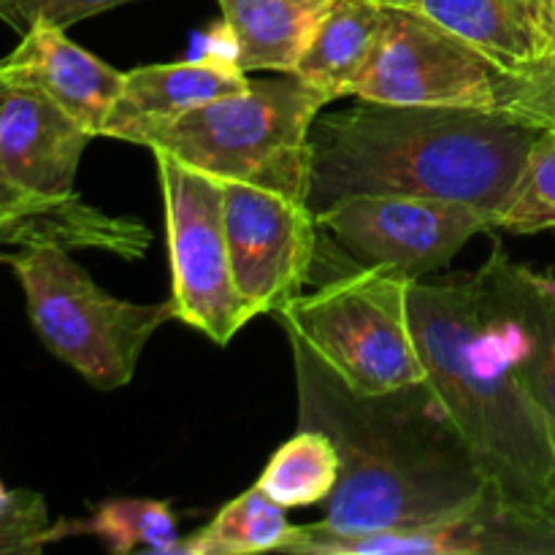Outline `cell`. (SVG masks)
Returning a JSON list of instances; mask_svg holds the SVG:
<instances>
[{
  "label": "cell",
  "mask_w": 555,
  "mask_h": 555,
  "mask_svg": "<svg viewBox=\"0 0 555 555\" xmlns=\"http://www.w3.org/2000/svg\"><path fill=\"white\" fill-rule=\"evenodd\" d=\"M287 341L296 369L298 423L328 434L341 459L339 482L320 520L325 531L415 529L502 509L426 379L363 396L347 388L298 336Z\"/></svg>",
  "instance_id": "obj_1"
},
{
  "label": "cell",
  "mask_w": 555,
  "mask_h": 555,
  "mask_svg": "<svg viewBox=\"0 0 555 555\" xmlns=\"http://www.w3.org/2000/svg\"><path fill=\"white\" fill-rule=\"evenodd\" d=\"M540 130L504 112L361 101L312 125V215L352 195H415L486 211L496 231Z\"/></svg>",
  "instance_id": "obj_2"
},
{
  "label": "cell",
  "mask_w": 555,
  "mask_h": 555,
  "mask_svg": "<svg viewBox=\"0 0 555 555\" xmlns=\"http://www.w3.org/2000/svg\"><path fill=\"white\" fill-rule=\"evenodd\" d=\"M410 318L426 383L475 453L493 496L515 524L542 537L534 518L555 475L553 437L515 374L477 274L412 282Z\"/></svg>",
  "instance_id": "obj_3"
},
{
  "label": "cell",
  "mask_w": 555,
  "mask_h": 555,
  "mask_svg": "<svg viewBox=\"0 0 555 555\" xmlns=\"http://www.w3.org/2000/svg\"><path fill=\"white\" fill-rule=\"evenodd\" d=\"M328 95L298 79H249L244 92L179 114L135 139L220 182H249L307 198L312 133Z\"/></svg>",
  "instance_id": "obj_4"
},
{
  "label": "cell",
  "mask_w": 555,
  "mask_h": 555,
  "mask_svg": "<svg viewBox=\"0 0 555 555\" xmlns=\"http://www.w3.org/2000/svg\"><path fill=\"white\" fill-rule=\"evenodd\" d=\"M25 293L27 314L43 345L98 390L133 379L152 336L177 320L171 298L133 304L103 291L60 244H30L0 258Z\"/></svg>",
  "instance_id": "obj_5"
},
{
  "label": "cell",
  "mask_w": 555,
  "mask_h": 555,
  "mask_svg": "<svg viewBox=\"0 0 555 555\" xmlns=\"http://www.w3.org/2000/svg\"><path fill=\"white\" fill-rule=\"evenodd\" d=\"M412 282L356 266L276 309L287 336H298L341 383L363 396L426 379L410 318Z\"/></svg>",
  "instance_id": "obj_6"
},
{
  "label": "cell",
  "mask_w": 555,
  "mask_h": 555,
  "mask_svg": "<svg viewBox=\"0 0 555 555\" xmlns=\"http://www.w3.org/2000/svg\"><path fill=\"white\" fill-rule=\"evenodd\" d=\"M166 206L171 304L179 323L225 347L253 320L233 282L228 255L222 182L184 166L166 152H152Z\"/></svg>",
  "instance_id": "obj_7"
},
{
  "label": "cell",
  "mask_w": 555,
  "mask_h": 555,
  "mask_svg": "<svg viewBox=\"0 0 555 555\" xmlns=\"http://www.w3.org/2000/svg\"><path fill=\"white\" fill-rule=\"evenodd\" d=\"M509 70L426 14L385 5L377 47L352 87L356 101L499 112Z\"/></svg>",
  "instance_id": "obj_8"
},
{
  "label": "cell",
  "mask_w": 555,
  "mask_h": 555,
  "mask_svg": "<svg viewBox=\"0 0 555 555\" xmlns=\"http://www.w3.org/2000/svg\"><path fill=\"white\" fill-rule=\"evenodd\" d=\"M356 266L410 282L444 269L466 244L493 231V220L466 204L415 195H352L318 215Z\"/></svg>",
  "instance_id": "obj_9"
},
{
  "label": "cell",
  "mask_w": 555,
  "mask_h": 555,
  "mask_svg": "<svg viewBox=\"0 0 555 555\" xmlns=\"http://www.w3.org/2000/svg\"><path fill=\"white\" fill-rule=\"evenodd\" d=\"M228 255L253 318L304 291L318 255V217L307 198L249 182H222Z\"/></svg>",
  "instance_id": "obj_10"
},
{
  "label": "cell",
  "mask_w": 555,
  "mask_h": 555,
  "mask_svg": "<svg viewBox=\"0 0 555 555\" xmlns=\"http://www.w3.org/2000/svg\"><path fill=\"white\" fill-rule=\"evenodd\" d=\"M513 356L515 374L545 415L555 448V280L493 247L475 271Z\"/></svg>",
  "instance_id": "obj_11"
},
{
  "label": "cell",
  "mask_w": 555,
  "mask_h": 555,
  "mask_svg": "<svg viewBox=\"0 0 555 555\" xmlns=\"http://www.w3.org/2000/svg\"><path fill=\"white\" fill-rule=\"evenodd\" d=\"M95 139L38 90L5 85L0 101V168L36 198H74L76 171Z\"/></svg>",
  "instance_id": "obj_12"
},
{
  "label": "cell",
  "mask_w": 555,
  "mask_h": 555,
  "mask_svg": "<svg viewBox=\"0 0 555 555\" xmlns=\"http://www.w3.org/2000/svg\"><path fill=\"white\" fill-rule=\"evenodd\" d=\"M282 553L293 555H547L542 537L524 529L502 509L466 515L415 529H379L334 534L320 524L296 526Z\"/></svg>",
  "instance_id": "obj_13"
},
{
  "label": "cell",
  "mask_w": 555,
  "mask_h": 555,
  "mask_svg": "<svg viewBox=\"0 0 555 555\" xmlns=\"http://www.w3.org/2000/svg\"><path fill=\"white\" fill-rule=\"evenodd\" d=\"M122 70L70 41L63 27L36 22L0 60V79L47 95L92 135H103L122 90Z\"/></svg>",
  "instance_id": "obj_14"
},
{
  "label": "cell",
  "mask_w": 555,
  "mask_h": 555,
  "mask_svg": "<svg viewBox=\"0 0 555 555\" xmlns=\"http://www.w3.org/2000/svg\"><path fill=\"white\" fill-rule=\"evenodd\" d=\"M247 87V70L225 57L141 65L122 76V90L103 125V135L135 144L144 130Z\"/></svg>",
  "instance_id": "obj_15"
},
{
  "label": "cell",
  "mask_w": 555,
  "mask_h": 555,
  "mask_svg": "<svg viewBox=\"0 0 555 555\" xmlns=\"http://www.w3.org/2000/svg\"><path fill=\"white\" fill-rule=\"evenodd\" d=\"M5 81L0 79V101ZM0 242L98 247L119 258L135 260L146 253L152 236L133 217H114L85 204L79 195L65 201L36 198L11 184L0 168Z\"/></svg>",
  "instance_id": "obj_16"
},
{
  "label": "cell",
  "mask_w": 555,
  "mask_h": 555,
  "mask_svg": "<svg viewBox=\"0 0 555 555\" xmlns=\"http://www.w3.org/2000/svg\"><path fill=\"white\" fill-rule=\"evenodd\" d=\"M231 60L242 70L291 74L334 0H217Z\"/></svg>",
  "instance_id": "obj_17"
},
{
  "label": "cell",
  "mask_w": 555,
  "mask_h": 555,
  "mask_svg": "<svg viewBox=\"0 0 555 555\" xmlns=\"http://www.w3.org/2000/svg\"><path fill=\"white\" fill-rule=\"evenodd\" d=\"M383 14L377 0H334L291 74L331 101L350 98L377 47Z\"/></svg>",
  "instance_id": "obj_18"
},
{
  "label": "cell",
  "mask_w": 555,
  "mask_h": 555,
  "mask_svg": "<svg viewBox=\"0 0 555 555\" xmlns=\"http://www.w3.org/2000/svg\"><path fill=\"white\" fill-rule=\"evenodd\" d=\"M406 9L421 11L464 41L475 43L509 74L545 57L526 0H412Z\"/></svg>",
  "instance_id": "obj_19"
},
{
  "label": "cell",
  "mask_w": 555,
  "mask_h": 555,
  "mask_svg": "<svg viewBox=\"0 0 555 555\" xmlns=\"http://www.w3.org/2000/svg\"><path fill=\"white\" fill-rule=\"evenodd\" d=\"M293 529L287 507L269 496L255 482L249 491L228 502L206 529L184 537L168 555H255L282 553L291 542Z\"/></svg>",
  "instance_id": "obj_20"
},
{
  "label": "cell",
  "mask_w": 555,
  "mask_h": 555,
  "mask_svg": "<svg viewBox=\"0 0 555 555\" xmlns=\"http://www.w3.org/2000/svg\"><path fill=\"white\" fill-rule=\"evenodd\" d=\"M341 459L334 439L314 428H301L266 464L258 486L282 507H309L328 502L339 482Z\"/></svg>",
  "instance_id": "obj_21"
},
{
  "label": "cell",
  "mask_w": 555,
  "mask_h": 555,
  "mask_svg": "<svg viewBox=\"0 0 555 555\" xmlns=\"http://www.w3.org/2000/svg\"><path fill=\"white\" fill-rule=\"evenodd\" d=\"M81 531L101 537L114 553L168 555L182 540L173 509L155 499H112L95 509L90 524H81Z\"/></svg>",
  "instance_id": "obj_22"
},
{
  "label": "cell",
  "mask_w": 555,
  "mask_h": 555,
  "mask_svg": "<svg viewBox=\"0 0 555 555\" xmlns=\"http://www.w3.org/2000/svg\"><path fill=\"white\" fill-rule=\"evenodd\" d=\"M555 228V130H540L526 166L496 217V231L529 233Z\"/></svg>",
  "instance_id": "obj_23"
},
{
  "label": "cell",
  "mask_w": 555,
  "mask_h": 555,
  "mask_svg": "<svg viewBox=\"0 0 555 555\" xmlns=\"http://www.w3.org/2000/svg\"><path fill=\"white\" fill-rule=\"evenodd\" d=\"M499 112L537 130H555V54H545L507 76Z\"/></svg>",
  "instance_id": "obj_24"
},
{
  "label": "cell",
  "mask_w": 555,
  "mask_h": 555,
  "mask_svg": "<svg viewBox=\"0 0 555 555\" xmlns=\"http://www.w3.org/2000/svg\"><path fill=\"white\" fill-rule=\"evenodd\" d=\"M76 531H81V524H52L47 502L36 491H25V499L11 513L0 515V555L41 553Z\"/></svg>",
  "instance_id": "obj_25"
},
{
  "label": "cell",
  "mask_w": 555,
  "mask_h": 555,
  "mask_svg": "<svg viewBox=\"0 0 555 555\" xmlns=\"http://www.w3.org/2000/svg\"><path fill=\"white\" fill-rule=\"evenodd\" d=\"M122 3H130V0H0V22L14 27L20 36L30 30L36 22H49L68 30L76 22L90 20Z\"/></svg>",
  "instance_id": "obj_26"
},
{
  "label": "cell",
  "mask_w": 555,
  "mask_h": 555,
  "mask_svg": "<svg viewBox=\"0 0 555 555\" xmlns=\"http://www.w3.org/2000/svg\"><path fill=\"white\" fill-rule=\"evenodd\" d=\"M531 5H534L537 22H540L545 52L555 54V0H531Z\"/></svg>",
  "instance_id": "obj_27"
},
{
  "label": "cell",
  "mask_w": 555,
  "mask_h": 555,
  "mask_svg": "<svg viewBox=\"0 0 555 555\" xmlns=\"http://www.w3.org/2000/svg\"><path fill=\"white\" fill-rule=\"evenodd\" d=\"M534 529L555 547V475L551 480V488H547L545 502H542L540 513H537L534 518Z\"/></svg>",
  "instance_id": "obj_28"
},
{
  "label": "cell",
  "mask_w": 555,
  "mask_h": 555,
  "mask_svg": "<svg viewBox=\"0 0 555 555\" xmlns=\"http://www.w3.org/2000/svg\"><path fill=\"white\" fill-rule=\"evenodd\" d=\"M22 499H25V491H9V488L0 482V515L11 513V509H14Z\"/></svg>",
  "instance_id": "obj_29"
},
{
  "label": "cell",
  "mask_w": 555,
  "mask_h": 555,
  "mask_svg": "<svg viewBox=\"0 0 555 555\" xmlns=\"http://www.w3.org/2000/svg\"><path fill=\"white\" fill-rule=\"evenodd\" d=\"M377 3H383V5H404V9H406V5H410L412 0H377Z\"/></svg>",
  "instance_id": "obj_30"
}]
</instances>
